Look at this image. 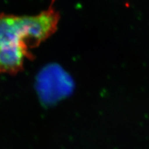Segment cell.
<instances>
[{"instance_id":"6da1fadb","label":"cell","mask_w":149,"mask_h":149,"mask_svg":"<svg viewBox=\"0 0 149 149\" xmlns=\"http://www.w3.org/2000/svg\"><path fill=\"white\" fill-rule=\"evenodd\" d=\"M59 19L52 8L35 16L0 15V46L35 47L55 33Z\"/></svg>"},{"instance_id":"7a4b0ae2","label":"cell","mask_w":149,"mask_h":149,"mask_svg":"<svg viewBox=\"0 0 149 149\" xmlns=\"http://www.w3.org/2000/svg\"><path fill=\"white\" fill-rule=\"evenodd\" d=\"M31 57L27 46H0V73L17 72L22 68L26 59Z\"/></svg>"},{"instance_id":"3957f363","label":"cell","mask_w":149,"mask_h":149,"mask_svg":"<svg viewBox=\"0 0 149 149\" xmlns=\"http://www.w3.org/2000/svg\"><path fill=\"white\" fill-rule=\"evenodd\" d=\"M52 1H53H53H55V0H52Z\"/></svg>"}]
</instances>
